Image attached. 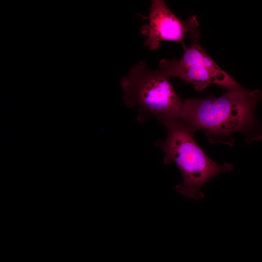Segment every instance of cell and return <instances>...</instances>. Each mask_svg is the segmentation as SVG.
I'll return each mask as SVG.
<instances>
[{"label":"cell","mask_w":262,"mask_h":262,"mask_svg":"<svg viewBox=\"0 0 262 262\" xmlns=\"http://www.w3.org/2000/svg\"><path fill=\"white\" fill-rule=\"evenodd\" d=\"M262 97L259 90L241 86L226 90L219 97L184 100L180 119L195 131H203L212 143L233 145V134L245 135L249 143L262 139V126L255 118L254 110Z\"/></svg>","instance_id":"obj_1"},{"label":"cell","mask_w":262,"mask_h":262,"mask_svg":"<svg viewBox=\"0 0 262 262\" xmlns=\"http://www.w3.org/2000/svg\"><path fill=\"white\" fill-rule=\"evenodd\" d=\"M164 124L166 136L158 142L164 153V162L175 163L183 179L182 183L175 186L176 190L187 198H203L202 187L215 176L232 170L233 166L211 159L195 141V131L180 119H173Z\"/></svg>","instance_id":"obj_2"},{"label":"cell","mask_w":262,"mask_h":262,"mask_svg":"<svg viewBox=\"0 0 262 262\" xmlns=\"http://www.w3.org/2000/svg\"><path fill=\"white\" fill-rule=\"evenodd\" d=\"M120 85L123 101L128 107L138 106L163 124L180 118L184 100L175 90L170 77L159 68H149L145 60L131 68Z\"/></svg>","instance_id":"obj_3"},{"label":"cell","mask_w":262,"mask_h":262,"mask_svg":"<svg viewBox=\"0 0 262 262\" xmlns=\"http://www.w3.org/2000/svg\"><path fill=\"white\" fill-rule=\"evenodd\" d=\"M183 50L179 60H161L159 69L170 77H178L191 83L198 91L203 90L211 84L218 85L226 90L241 86L208 55L201 46L199 39H192L191 46Z\"/></svg>","instance_id":"obj_4"},{"label":"cell","mask_w":262,"mask_h":262,"mask_svg":"<svg viewBox=\"0 0 262 262\" xmlns=\"http://www.w3.org/2000/svg\"><path fill=\"white\" fill-rule=\"evenodd\" d=\"M148 14L147 17L148 23L142 25L140 31L147 36L146 47L151 50L158 49L162 42L167 41L180 42L184 49L186 47L184 38L198 29L196 16L183 21L171 11L164 0H152Z\"/></svg>","instance_id":"obj_5"}]
</instances>
